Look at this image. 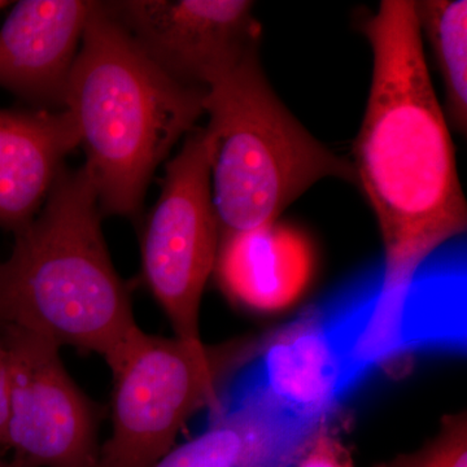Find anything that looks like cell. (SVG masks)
Segmentation results:
<instances>
[{
  "instance_id": "9c48e42d",
  "label": "cell",
  "mask_w": 467,
  "mask_h": 467,
  "mask_svg": "<svg viewBox=\"0 0 467 467\" xmlns=\"http://www.w3.org/2000/svg\"><path fill=\"white\" fill-rule=\"evenodd\" d=\"M135 45L165 76L190 88L208 86L259 48L261 26L247 0L104 2Z\"/></svg>"
},
{
  "instance_id": "5bb4252c",
  "label": "cell",
  "mask_w": 467,
  "mask_h": 467,
  "mask_svg": "<svg viewBox=\"0 0 467 467\" xmlns=\"http://www.w3.org/2000/svg\"><path fill=\"white\" fill-rule=\"evenodd\" d=\"M374 467H467L466 413L445 417L441 432L420 450Z\"/></svg>"
},
{
  "instance_id": "9a60e30c",
  "label": "cell",
  "mask_w": 467,
  "mask_h": 467,
  "mask_svg": "<svg viewBox=\"0 0 467 467\" xmlns=\"http://www.w3.org/2000/svg\"><path fill=\"white\" fill-rule=\"evenodd\" d=\"M291 467H353L352 457L327 425L318 430Z\"/></svg>"
},
{
  "instance_id": "7c38bea8",
  "label": "cell",
  "mask_w": 467,
  "mask_h": 467,
  "mask_svg": "<svg viewBox=\"0 0 467 467\" xmlns=\"http://www.w3.org/2000/svg\"><path fill=\"white\" fill-rule=\"evenodd\" d=\"M313 266L306 236L275 221L247 232L221 233L213 272L230 299L260 312H276L299 299Z\"/></svg>"
},
{
  "instance_id": "52a82bcc",
  "label": "cell",
  "mask_w": 467,
  "mask_h": 467,
  "mask_svg": "<svg viewBox=\"0 0 467 467\" xmlns=\"http://www.w3.org/2000/svg\"><path fill=\"white\" fill-rule=\"evenodd\" d=\"M220 236L204 133L196 128L165 168L161 193L147 214L140 241L147 287L175 337L186 342H202L199 313Z\"/></svg>"
},
{
  "instance_id": "277c9868",
  "label": "cell",
  "mask_w": 467,
  "mask_h": 467,
  "mask_svg": "<svg viewBox=\"0 0 467 467\" xmlns=\"http://www.w3.org/2000/svg\"><path fill=\"white\" fill-rule=\"evenodd\" d=\"M205 91L165 76L97 2L64 109L75 119L101 213H140L156 169L204 116Z\"/></svg>"
},
{
  "instance_id": "8fae6325",
  "label": "cell",
  "mask_w": 467,
  "mask_h": 467,
  "mask_svg": "<svg viewBox=\"0 0 467 467\" xmlns=\"http://www.w3.org/2000/svg\"><path fill=\"white\" fill-rule=\"evenodd\" d=\"M77 147L67 109H0V227L15 234L32 223Z\"/></svg>"
},
{
  "instance_id": "ba28073f",
  "label": "cell",
  "mask_w": 467,
  "mask_h": 467,
  "mask_svg": "<svg viewBox=\"0 0 467 467\" xmlns=\"http://www.w3.org/2000/svg\"><path fill=\"white\" fill-rule=\"evenodd\" d=\"M0 333L9 368L7 448L29 467H99L97 413L60 348L16 326Z\"/></svg>"
},
{
  "instance_id": "7a4b0ae2",
  "label": "cell",
  "mask_w": 467,
  "mask_h": 467,
  "mask_svg": "<svg viewBox=\"0 0 467 467\" xmlns=\"http://www.w3.org/2000/svg\"><path fill=\"white\" fill-rule=\"evenodd\" d=\"M364 32L373 77L352 164L382 234V263L413 269L465 233V196L414 2L383 0Z\"/></svg>"
},
{
  "instance_id": "5b68a950",
  "label": "cell",
  "mask_w": 467,
  "mask_h": 467,
  "mask_svg": "<svg viewBox=\"0 0 467 467\" xmlns=\"http://www.w3.org/2000/svg\"><path fill=\"white\" fill-rule=\"evenodd\" d=\"M257 50L205 91L202 133L221 233L275 223L325 178L358 184L352 161L318 142L278 99Z\"/></svg>"
},
{
  "instance_id": "3957f363",
  "label": "cell",
  "mask_w": 467,
  "mask_h": 467,
  "mask_svg": "<svg viewBox=\"0 0 467 467\" xmlns=\"http://www.w3.org/2000/svg\"><path fill=\"white\" fill-rule=\"evenodd\" d=\"M97 192L84 165L64 167L0 263V326H16L112 365L140 330L110 260Z\"/></svg>"
},
{
  "instance_id": "8992f818",
  "label": "cell",
  "mask_w": 467,
  "mask_h": 467,
  "mask_svg": "<svg viewBox=\"0 0 467 467\" xmlns=\"http://www.w3.org/2000/svg\"><path fill=\"white\" fill-rule=\"evenodd\" d=\"M263 337L208 347L138 331L109 365L112 430L99 467H153L173 450L187 420L213 410L221 387L259 349Z\"/></svg>"
},
{
  "instance_id": "2e32d148",
  "label": "cell",
  "mask_w": 467,
  "mask_h": 467,
  "mask_svg": "<svg viewBox=\"0 0 467 467\" xmlns=\"http://www.w3.org/2000/svg\"><path fill=\"white\" fill-rule=\"evenodd\" d=\"M9 368L5 340L0 333V447H7Z\"/></svg>"
},
{
  "instance_id": "ac0fdd59",
  "label": "cell",
  "mask_w": 467,
  "mask_h": 467,
  "mask_svg": "<svg viewBox=\"0 0 467 467\" xmlns=\"http://www.w3.org/2000/svg\"><path fill=\"white\" fill-rule=\"evenodd\" d=\"M0 467H8L7 465H5V462H3L2 460H0Z\"/></svg>"
},
{
  "instance_id": "30bf717a",
  "label": "cell",
  "mask_w": 467,
  "mask_h": 467,
  "mask_svg": "<svg viewBox=\"0 0 467 467\" xmlns=\"http://www.w3.org/2000/svg\"><path fill=\"white\" fill-rule=\"evenodd\" d=\"M97 2L21 0L0 27V88L39 109H63Z\"/></svg>"
},
{
  "instance_id": "4fadbf2b",
  "label": "cell",
  "mask_w": 467,
  "mask_h": 467,
  "mask_svg": "<svg viewBox=\"0 0 467 467\" xmlns=\"http://www.w3.org/2000/svg\"><path fill=\"white\" fill-rule=\"evenodd\" d=\"M420 36L434 52L445 91L448 121L461 134L467 129V2H414Z\"/></svg>"
},
{
  "instance_id": "e0dca14e",
  "label": "cell",
  "mask_w": 467,
  "mask_h": 467,
  "mask_svg": "<svg viewBox=\"0 0 467 467\" xmlns=\"http://www.w3.org/2000/svg\"><path fill=\"white\" fill-rule=\"evenodd\" d=\"M9 5H12V3L5 2V0H0V9L7 7Z\"/></svg>"
},
{
  "instance_id": "6da1fadb",
  "label": "cell",
  "mask_w": 467,
  "mask_h": 467,
  "mask_svg": "<svg viewBox=\"0 0 467 467\" xmlns=\"http://www.w3.org/2000/svg\"><path fill=\"white\" fill-rule=\"evenodd\" d=\"M466 257L448 243L414 269L380 264L265 335L241 373L270 416L316 430L380 368L417 353H462Z\"/></svg>"
}]
</instances>
